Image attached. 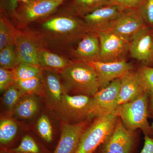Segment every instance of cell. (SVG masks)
Masks as SVG:
<instances>
[{
    "label": "cell",
    "mask_w": 153,
    "mask_h": 153,
    "mask_svg": "<svg viewBox=\"0 0 153 153\" xmlns=\"http://www.w3.org/2000/svg\"><path fill=\"white\" fill-rule=\"evenodd\" d=\"M32 24L36 27H30L41 36L49 50L68 57L70 50L90 32L82 18L57 13Z\"/></svg>",
    "instance_id": "6da1fadb"
},
{
    "label": "cell",
    "mask_w": 153,
    "mask_h": 153,
    "mask_svg": "<svg viewBox=\"0 0 153 153\" xmlns=\"http://www.w3.org/2000/svg\"><path fill=\"white\" fill-rule=\"evenodd\" d=\"M60 75L64 90L67 93L93 97L101 88L96 72L88 63L71 60Z\"/></svg>",
    "instance_id": "7a4b0ae2"
},
{
    "label": "cell",
    "mask_w": 153,
    "mask_h": 153,
    "mask_svg": "<svg viewBox=\"0 0 153 153\" xmlns=\"http://www.w3.org/2000/svg\"><path fill=\"white\" fill-rule=\"evenodd\" d=\"M66 1L27 0L19 4L10 19L21 30L55 13Z\"/></svg>",
    "instance_id": "3957f363"
},
{
    "label": "cell",
    "mask_w": 153,
    "mask_h": 153,
    "mask_svg": "<svg viewBox=\"0 0 153 153\" xmlns=\"http://www.w3.org/2000/svg\"><path fill=\"white\" fill-rule=\"evenodd\" d=\"M149 97L145 92L136 99L120 105L117 115L127 129L135 131L137 129H140L144 135L151 137V126L148 121Z\"/></svg>",
    "instance_id": "277c9868"
},
{
    "label": "cell",
    "mask_w": 153,
    "mask_h": 153,
    "mask_svg": "<svg viewBox=\"0 0 153 153\" xmlns=\"http://www.w3.org/2000/svg\"><path fill=\"white\" fill-rule=\"evenodd\" d=\"M118 118L111 114L94 118L82 135L76 153H94L112 133Z\"/></svg>",
    "instance_id": "5b68a950"
},
{
    "label": "cell",
    "mask_w": 153,
    "mask_h": 153,
    "mask_svg": "<svg viewBox=\"0 0 153 153\" xmlns=\"http://www.w3.org/2000/svg\"><path fill=\"white\" fill-rule=\"evenodd\" d=\"M93 108V97L71 95L64 91L60 105L55 111L63 123L75 124L92 119Z\"/></svg>",
    "instance_id": "8992f818"
},
{
    "label": "cell",
    "mask_w": 153,
    "mask_h": 153,
    "mask_svg": "<svg viewBox=\"0 0 153 153\" xmlns=\"http://www.w3.org/2000/svg\"><path fill=\"white\" fill-rule=\"evenodd\" d=\"M15 46L19 63H27L38 67L39 52L48 48L41 36L30 26L19 30Z\"/></svg>",
    "instance_id": "52a82bcc"
},
{
    "label": "cell",
    "mask_w": 153,
    "mask_h": 153,
    "mask_svg": "<svg viewBox=\"0 0 153 153\" xmlns=\"http://www.w3.org/2000/svg\"><path fill=\"white\" fill-rule=\"evenodd\" d=\"M137 140L135 131L127 129L119 117L112 133L99 147V153H131Z\"/></svg>",
    "instance_id": "ba28073f"
},
{
    "label": "cell",
    "mask_w": 153,
    "mask_h": 153,
    "mask_svg": "<svg viewBox=\"0 0 153 153\" xmlns=\"http://www.w3.org/2000/svg\"><path fill=\"white\" fill-rule=\"evenodd\" d=\"M97 33L100 42V61L111 62L126 60L129 52L130 42L110 31Z\"/></svg>",
    "instance_id": "9c48e42d"
},
{
    "label": "cell",
    "mask_w": 153,
    "mask_h": 153,
    "mask_svg": "<svg viewBox=\"0 0 153 153\" xmlns=\"http://www.w3.org/2000/svg\"><path fill=\"white\" fill-rule=\"evenodd\" d=\"M120 86V79L117 78L112 81L106 87L100 89L93 96L92 119L107 114L117 115L120 105L118 101Z\"/></svg>",
    "instance_id": "30bf717a"
},
{
    "label": "cell",
    "mask_w": 153,
    "mask_h": 153,
    "mask_svg": "<svg viewBox=\"0 0 153 153\" xmlns=\"http://www.w3.org/2000/svg\"><path fill=\"white\" fill-rule=\"evenodd\" d=\"M146 25L139 9H134L123 12L108 31L130 42L134 36Z\"/></svg>",
    "instance_id": "8fae6325"
},
{
    "label": "cell",
    "mask_w": 153,
    "mask_h": 153,
    "mask_svg": "<svg viewBox=\"0 0 153 153\" xmlns=\"http://www.w3.org/2000/svg\"><path fill=\"white\" fill-rule=\"evenodd\" d=\"M91 120L89 119L75 124L63 123L60 140L53 153H76L82 135Z\"/></svg>",
    "instance_id": "7c38bea8"
},
{
    "label": "cell",
    "mask_w": 153,
    "mask_h": 153,
    "mask_svg": "<svg viewBox=\"0 0 153 153\" xmlns=\"http://www.w3.org/2000/svg\"><path fill=\"white\" fill-rule=\"evenodd\" d=\"M131 57L146 64L153 63V33L146 25L134 36L130 41Z\"/></svg>",
    "instance_id": "4fadbf2b"
},
{
    "label": "cell",
    "mask_w": 153,
    "mask_h": 153,
    "mask_svg": "<svg viewBox=\"0 0 153 153\" xmlns=\"http://www.w3.org/2000/svg\"><path fill=\"white\" fill-rule=\"evenodd\" d=\"M68 57L72 60L88 63L100 61V42L98 34L89 32L70 50Z\"/></svg>",
    "instance_id": "5bb4252c"
},
{
    "label": "cell",
    "mask_w": 153,
    "mask_h": 153,
    "mask_svg": "<svg viewBox=\"0 0 153 153\" xmlns=\"http://www.w3.org/2000/svg\"><path fill=\"white\" fill-rule=\"evenodd\" d=\"M64 88L60 74L42 70L41 95L50 109L55 110L60 105Z\"/></svg>",
    "instance_id": "9a60e30c"
},
{
    "label": "cell",
    "mask_w": 153,
    "mask_h": 153,
    "mask_svg": "<svg viewBox=\"0 0 153 153\" xmlns=\"http://www.w3.org/2000/svg\"><path fill=\"white\" fill-rule=\"evenodd\" d=\"M123 12L116 6H105L82 17L90 32L108 31Z\"/></svg>",
    "instance_id": "2e32d148"
},
{
    "label": "cell",
    "mask_w": 153,
    "mask_h": 153,
    "mask_svg": "<svg viewBox=\"0 0 153 153\" xmlns=\"http://www.w3.org/2000/svg\"><path fill=\"white\" fill-rule=\"evenodd\" d=\"M88 63L93 66L97 74L100 89L106 87L114 79L120 78L134 68L131 63L126 60L111 62L93 61Z\"/></svg>",
    "instance_id": "e0dca14e"
},
{
    "label": "cell",
    "mask_w": 153,
    "mask_h": 153,
    "mask_svg": "<svg viewBox=\"0 0 153 153\" xmlns=\"http://www.w3.org/2000/svg\"><path fill=\"white\" fill-rule=\"evenodd\" d=\"M120 79V91L119 95V105L133 101L145 93L136 72H127Z\"/></svg>",
    "instance_id": "ac0fdd59"
},
{
    "label": "cell",
    "mask_w": 153,
    "mask_h": 153,
    "mask_svg": "<svg viewBox=\"0 0 153 153\" xmlns=\"http://www.w3.org/2000/svg\"><path fill=\"white\" fill-rule=\"evenodd\" d=\"M109 0H67L56 13L82 18L100 8L105 6Z\"/></svg>",
    "instance_id": "d6986e66"
},
{
    "label": "cell",
    "mask_w": 153,
    "mask_h": 153,
    "mask_svg": "<svg viewBox=\"0 0 153 153\" xmlns=\"http://www.w3.org/2000/svg\"><path fill=\"white\" fill-rule=\"evenodd\" d=\"M38 66L42 70H47L60 74L71 61L69 57L44 48L39 52Z\"/></svg>",
    "instance_id": "ffe728a7"
},
{
    "label": "cell",
    "mask_w": 153,
    "mask_h": 153,
    "mask_svg": "<svg viewBox=\"0 0 153 153\" xmlns=\"http://www.w3.org/2000/svg\"><path fill=\"white\" fill-rule=\"evenodd\" d=\"M36 95H25L22 97L14 108L12 114L21 120L33 117L39 110V104Z\"/></svg>",
    "instance_id": "44dd1931"
},
{
    "label": "cell",
    "mask_w": 153,
    "mask_h": 153,
    "mask_svg": "<svg viewBox=\"0 0 153 153\" xmlns=\"http://www.w3.org/2000/svg\"><path fill=\"white\" fill-rule=\"evenodd\" d=\"M19 30L10 19L0 12V50L15 44Z\"/></svg>",
    "instance_id": "7402d4cb"
},
{
    "label": "cell",
    "mask_w": 153,
    "mask_h": 153,
    "mask_svg": "<svg viewBox=\"0 0 153 153\" xmlns=\"http://www.w3.org/2000/svg\"><path fill=\"white\" fill-rule=\"evenodd\" d=\"M42 74L30 79L16 80L14 85L25 95L40 94L42 85Z\"/></svg>",
    "instance_id": "603a6c76"
},
{
    "label": "cell",
    "mask_w": 153,
    "mask_h": 153,
    "mask_svg": "<svg viewBox=\"0 0 153 153\" xmlns=\"http://www.w3.org/2000/svg\"><path fill=\"white\" fill-rule=\"evenodd\" d=\"M17 123L10 118H2L0 122V143L6 145L10 142L17 133Z\"/></svg>",
    "instance_id": "cb8c5ba5"
},
{
    "label": "cell",
    "mask_w": 153,
    "mask_h": 153,
    "mask_svg": "<svg viewBox=\"0 0 153 153\" xmlns=\"http://www.w3.org/2000/svg\"><path fill=\"white\" fill-rule=\"evenodd\" d=\"M19 64L15 44L8 45L0 50V66L13 70Z\"/></svg>",
    "instance_id": "d4e9b609"
},
{
    "label": "cell",
    "mask_w": 153,
    "mask_h": 153,
    "mask_svg": "<svg viewBox=\"0 0 153 153\" xmlns=\"http://www.w3.org/2000/svg\"><path fill=\"white\" fill-rule=\"evenodd\" d=\"M12 70L15 80L34 78L42 73V69L39 67L25 63H20Z\"/></svg>",
    "instance_id": "484cf974"
},
{
    "label": "cell",
    "mask_w": 153,
    "mask_h": 153,
    "mask_svg": "<svg viewBox=\"0 0 153 153\" xmlns=\"http://www.w3.org/2000/svg\"><path fill=\"white\" fill-rule=\"evenodd\" d=\"M25 95L14 84L3 92L2 104L5 109L12 114L14 108L20 99Z\"/></svg>",
    "instance_id": "4316f807"
},
{
    "label": "cell",
    "mask_w": 153,
    "mask_h": 153,
    "mask_svg": "<svg viewBox=\"0 0 153 153\" xmlns=\"http://www.w3.org/2000/svg\"><path fill=\"white\" fill-rule=\"evenodd\" d=\"M145 92L149 96L153 94V68L143 66L136 71Z\"/></svg>",
    "instance_id": "83f0119b"
},
{
    "label": "cell",
    "mask_w": 153,
    "mask_h": 153,
    "mask_svg": "<svg viewBox=\"0 0 153 153\" xmlns=\"http://www.w3.org/2000/svg\"><path fill=\"white\" fill-rule=\"evenodd\" d=\"M8 153H41V149L32 137L26 135L16 148L8 152Z\"/></svg>",
    "instance_id": "f1b7e54d"
},
{
    "label": "cell",
    "mask_w": 153,
    "mask_h": 153,
    "mask_svg": "<svg viewBox=\"0 0 153 153\" xmlns=\"http://www.w3.org/2000/svg\"><path fill=\"white\" fill-rule=\"evenodd\" d=\"M37 130L42 138L47 143H51L53 139V131L51 122L46 115H42L37 123Z\"/></svg>",
    "instance_id": "f546056e"
},
{
    "label": "cell",
    "mask_w": 153,
    "mask_h": 153,
    "mask_svg": "<svg viewBox=\"0 0 153 153\" xmlns=\"http://www.w3.org/2000/svg\"><path fill=\"white\" fill-rule=\"evenodd\" d=\"M144 0H109L105 6H116L122 12L138 9Z\"/></svg>",
    "instance_id": "4dcf8cb0"
},
{
    "label": "cell",
    "mask_w": 153,
    "mask_h": 153,
    "mask_svg": "<svg viewBox=\"0 0 153 153\" xmlns=\"http://www.w3.org/2000/svg\"><path fill=\"white\" fill-rule=\"evenodd\" d=\"M138 9L146 25L153 27V0H144Z\"/></svg>",
    "instance_id": "1f68e13d"
},
{
    "label": "cell",
    "mask_w": 153,
    "mask_h": 153,
    "mask_svg": "<svg viewBox=\"0 0 153 153\" xmlns=\"http://www.w3.org/2000/svg\"><path fill=\"white\" fill-rule=\"evenodd\" d=\"M27 0H0V12L10 19L19 4Z\"/></svg>",
    "instance_id": "d6a6232c"
},
{
    "label": "cell",
    "mask_w": 153,
    "mask_h": 153,
    "mask_svg": "<svg viewBox=\"0 0 153 153\" xmlns=\"http://www.w3.org/2000/svg\"><path fill=\"white\" fill-rule=\"evenodd\" d=\"M15 81L13 70L0 68V91L4 92L13 85Z\"/></svg>",
    "instance_id": "836d02e7"
},
{
    "label": "cell",
    "mask_w": 153,
    "mask_h": 153,
    "mask_svg": "<svg viewBox=\"0 0 153 153\" xmlns=\"http://www.w3.org/2000/svg\"><path fill=\"white\" fill-rule=\"evenodd\" d=\"M140 153H153V137L145 135L144 144Z\"/></svg>",
    "instance_id": "e575fe53"
},
{
    "label": "cell",
    "mask_w": 153,
    "mask_h": 153,
    "mask_svg": "<svg viewBox=\"0 0 153 153\" xmlns=\"http://www.w3.org/2000/svg\"><path fill=\"white\" fill-rule=\"evenodd\" d=\"M148 111L149 117H153V94L150 96L149 97Z\"/></svg>",
    "instance_id": "d590c367"
},
{
    "label": "cell",
    "mask_w": 153,
    "mask_h": 153,
    "mask_svg": "<svg viewBox=\"0 0 153 153\" xmlns=\"http://www.w3.org/2000/svg\"><path fill=\"white\" fill-rule=\"evenodd\" d=\"M151 131H152V137H153V122L151 125Z\"/></svg>",
    "instance_id": "8d00e7d4"
}]
</instances>
